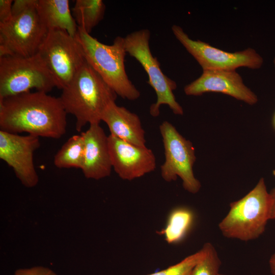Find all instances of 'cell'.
Here are the masks:
<instances>
[{"mask_svg":"<svg viewBox=\"0 0 275 275\" xmlns=\"http://www.w3.org/2000/svg\"><path fill=\"white\" fill-rule=\"evenodd\" d=\"M273 175L275 176V170L272 172ZM270 194L273 197H275V187L273 188L270 192Z\"/></svg>","mask_w":275,"mask_h":275,"instance_id":"obj_26","label":"cell"},{"mask_svg":"<svg viewBox=\"0 0 275 275\" xmlns=\"http://www.w3.org/2000/svg\"><path fill=\"white\" fill-rule=\"evenodd\" d=\"M39 17L47 31L63 30L75 37L78 25L69 8L68 0H38Z\"/></svg>","mask_w":275,"mask_h":275,"instance_id":"obj_16","label":"cell"},{"mask_svg":"<svg viewBox=\"0 0 275 275\" xmlns=\"http://www.w3.org/2000/svg\"><path fill=\"white\" fill-rule=\"evenodd\" d=\"M67 114L60 97L30 91L0 99V130L58 139L66 132Z\"/></svg>","mask_w":275,"mask_h":275,"instance_id":"obj_1","label":"cell"},{"mask_svg":"<svg viewBox=\"0 0 275 275\" xmlns=\"http://www.w3.org/2000/svg\"><path fill=\"white\" fill-rule=\"evenodd\" d=\"M38 0H15L12 16L0 23V57H30L38 53L48 31L38 13Z\"/></svg>","mask_w":275,"mask_h":275,"instance_id":"obj_5","label":"cell"},{"mask_svg":"<svg viewBox=\"0 0 275 275\" xmlns=\"http://www.w3.org/2000/svg\"><path fill=\"white\" fill-rule=\"evenodd\" d=\"M14 275H58L52 269L42 266H36L30 268H18Z\"/></svg>","mask_w":275,"mask_h":275,"instance_id":"obj_22","label":"cell"},{"mask_svg":"<svg viewBox=\"0 0 275 275\" xmlns=\"http://www.w3.org/2000/svg\"><path fill=\"white\" fill-rule=\"evenodd\" d=\"M39 137L21 135L0 130V158L11 167L25 187L37 185L39 177L34 163V154L39 148Z\"/></svg>","mask_w":275,"mask_h":275,"instance_id":"obj_11","label":"cell"},{"mask_svg":"<svg viewBox=\"0 0 275 275\" xmlns=\"http://www.w3.org/2000/svg\"><path fill=\"white\" fill-rule=\"evenodd\" d=\"M85 155V141L82 133L71 136L54 155V166L60 169H81Z\"/></svg>","mask_w":275,"mask_h":275,"instance_id":"obj_19","label":"cell"},{"mask_svg":"<svg viewBox=\"0 0 275 275\" xmlns=\"http://www.w3.org/2000/svg\"><path fill=\"white\" fill-rule=\"evenodd\" d=\"M85 141L84 164L81 169L87 179L99 180L111 175V163L107 136L100 124L90 125L81 133Z\"/></svg>","mask_w":275,"mask_h":275,"instance_id":"obj_14","label":"cell"},{"mask_svg":"<svg viewBox=\"0 0 275 275\" xmlns=\"http://www.w3.org/2000/svg\"><path fill=\"white\" fill-rule=\"evenodd\" d=\"M159 131L164 147L165 160L160 166L163 179L168 182L179 177L184 189L196 194L201 187L195 177L193 166L196 161L195 150L192 143L185 139L169 122L163 121Z\"/></svg>","mask_w":275,"mask_h":275,"instance_id":"obj_8","label":"cell"},{"mask_svg":"<svg viewBox=\"0 0 275 275\" xmlns=\"http://www.w3.org/2000/svg\"><path fill=\"white\" fill-rule=\"evenodd\" d=\"M206 254L205 247L169 267L148 275H190L195 265L203 259Z\"/></svg>","mask_w":275,"mask_h":275,"instance_id":"obj_21","label":"cell"},{"mask_svg":"<svg viewBox=\"0 0 275 275\" xmlns=\"http://www.w3.org/2000/svg\"><path fill=\"white\" fill-rule=\"evenodd\" d=\"M273 65H274V69H275V57H274V58L273 59Z\"/></svg>","mask_w":275,"mask_h":275,"instance_id":"obj_28","label":"cell"},{"mask_svg":"<svg viewBox=\"0 0 275 275\" xmlns=\"http://www.w3.org/2000/svg\"><path fill=\"white\" fill-rule=\"evenodd\" d=\"M57 82L37 53L30 57H0V99L30 92L48 93Z\"/></svg>","mask_w":275,"mask_h":275,"instance_id":"obj_6","label":"cell"},{"mask_svg":"<svg viewBox=\"0 0 275 275\" xmlns=\"http://www.w3.org/2000/svg\"><path fill=\"white\" fill-rule=\"evenodd\" d=\"M203 246L206 255L195 265L190 275H218L221 261L215 248L210 242L205 243Z\"/></svg>","mask_w":275,"mask_h":275,"instance_id":"obj_20","label":"cell"},{"mask_svg":"<svg viewBox=\"0 0 275 275\" xmlns=\"http://www.w3.org/2000/svg\"><path fill=\"white\" fill-rule=\"evenodd\" d=\"M117 96L85 60L62 89L60 98L66 113L75 117V129L80 132L87 124H100L105 109Z\"/></svg>","mask_w":275,"mask_h":275,"instance_id":"obj_2","label":"cell"},{"mask_svg":"<svg viewBox=\"0 0 275 275\" xmlns=\"http://www.w3.org/2000/svg\"><path fill=\"white\" fill-rule=\"evenodd\" d=\"M102 121L108 127L110 134L136 146H146L145 131L139 117L125 107L112 103L104 112Z\"/></svg>","mask_w":275,"mask_h":275,"instance_id":"obj_15","label":"cell"},{"mask_svg":"<svg viewBox=\"0 0 275 275\" xmlns=\"http://www.w3.org/2000/svg\"><path fill=\"white\" fill-rule=\"evenodd\" d=\"M195 214L190 208L178 207L169 214L166 225L158 232L169 244L181 241L190 231L194 223Z\"/></svg>","mask_w":275,"mask_h":275,"instance_id":"obj_17","label":"cell"},{"mask_svg":"<svg viewBox=\"0 0 275 275\" xmlns=\"http://www.w3.org/2000/svg\"><path fill=\"white\" fill-rule=\"evenodd\" d=\"M272 197L273 199V204L271 213V219H275V197H273L272 196Z\"/></svg>","mask_w":275,"mask_h":275,"instance_id":"obj_25","label":"cell"},{"mask_svg":"<svg viewBox=\"0 0 275 275\" xmlns=\"http://www.w3.org/2000/svg\"><path fill=\"white\" fill-rule=\"evenodd\" d=\"M85 60L97 72L118 96L135 100L140 92L129 79L125 70L127 52L124 38L118 36L111 45L99 42L78 26L75 36Z\"/></svg>","mask_w":275,"mask_h":275,"instance_id":"obj_3","label":"cell"},{"mask_svg":"<svg viewBox=\"0 0 275 275\" xmlns=\"http://www.w3.org/2000/svg\"><path fill=\"white\" fill-rule=\"evenodd\" d=\"M218 275H226V274H222V273H219Z\"/></svg>","mask_w":275,"mask_h":275,"instance_id":"obj_29","label":"cell"},{"mask_svg":"<svg viewBox=\"0 0 275 275\" xmlns=\"http://www.w3.org/2000/svg\"><path fill=\"white\" fill-rule=\"evenodd\" d=\"M150 38V32L148 29L135 31L124 38L127 53L142 65L148 75V84L156 95V101L150 106L149 113L153 117H158L160 106L167 105L174 114L182 115L183 108L173 93L177 88L176 82L162 71L159 62L151 53Z\"/></svg>","mask_w":275,"mask_h":275,"instance_id":"obj_7","label":"cell"},{"mask_svg":"<svg viewBox=\"0 0 275 275\" xmlns=\"http://www.w3.org/2000/svg\"><path fill=\"white\" fill-rule=\"evenodd\" d=\"M38 53L54 77L57 88L62 90L70 82L85 61L75 38L63 30L49 31Z\"/></svg>","mask_w":275,"mask_h":275,"instance_id":"obj_9","label":"cell"},{"mask_svg":"<svg viewBox=\"0 0 275 275\" xmlns=\"http://www.w3.org/2000/svg\"><path fill=\"white\" fill-rule=\"evenodd\" d=\"M105 5L101 0H76L72 16L78 26L90 34L103 18Z\"/></svg>","mask_w":275,"mask_h":275,"instance_id":"obj_18","label":"cell"},{"mask_svg":"<svg viewBox=\"0 0 275 275\" xmlns=\"http://www.w3.org/2000/svg\"><path fill=\"white\" fill-rule=\"evenodd\" d=\"M172 31L176 38L197 61L203 70H236L240 67L258 69L263 64L261 56L251 47L233 52L226 51L201 40L191 39L178 25H173Z\"/></svg>","mask_w":275,"mask_h":275,"instance_id":"obj_10","label":"cell"},{"mask_svg":"<svg viewBox=\"0 0 275 275\" xmlns=\"http://www.w3.org/2000/svg\"><path fill=\"white\" fill-rule=\"evenodd\" d=\"M272 125L274 129H275V112L272 117Z\"/></svg>","mask_w":275,"mask_h":275,"instance_id":"obj_27","label":"cell"},{"mask_svg":"<svg viewBox=\"0 0 275 275\" xmlns=\"http://www.w3.org/2000/svg\"><path fill=\"white\" fill-rule=\"evenodd\" d=\"M108 145L112 167L120 178L132 180L155 170V155L146 146H136L111 134Z\"/></svg>","mask_w":275,"mask_h":275,"instance_id":"obj_12","label":"cell"},{"mask_svg":"<svg viewBox=\"0 0 275 275\" xmlns=\"http://www.w3.org/2000/svg\"><path fill=\"white\" fill-rule=\"evenodd\" d=\"M273 199L261 178L255 187L241 199L232 202L226 216L218 224L222 234L228 238L249 241L265 231Z\"/></svg>","mask_w":275,"mask_h":275,"instance_id":"obj_4","label":"cell"},{"mask_svg":"<svg viewBox=\"0 0 275 275\" xmlns=\"http://www.w3.org/2000/svg\"><path fill=\"white\" fill-rule=\"evenodd\" d=\"M13 1L0 0V23L9 21L12 16Z\"/></svg>","mask_w":275,"mask_h":275,"instance_id":"obj_23","label":"cell"},{"mask_svg":"<svg viewBox=\"0 0 275 275\" xmlns=\"http://www.w3.org/2000/svg\"><path fill=\"white\" fill-rule=\"evenodd\" d=\"M269 265L271 273L275 275V252L271 255L269 260Z\"/></svg>","mask_w":275,"mask_h":275,"instance_id":"obj_24","label":"cell"},{"mask_svg":"<svg viewBox=\"0 0 275 275\" xmlns=\"http://www.w3.org/2000/svg\"><path fill=\"white\" fill-rule=\"evenodd\" d=\"M184 92L186 95L195 96L206 93H220L249 105L255 104L258 100L236 70H203L200 76L185 86Z\"/></svg>","mask_w":275,"mask_h":275,"instance_id":"obj_13","label":"cell"}]
</instances>
